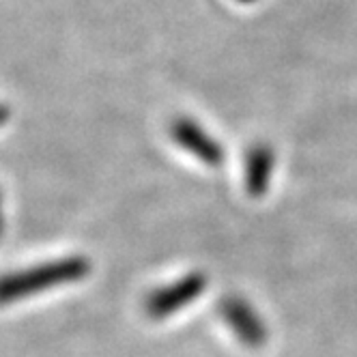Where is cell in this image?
<instances>
[{
    "mask_svg": "<svg viewBox=\"0 0 357 357\" xmlns=\"http://www.w3.org/2000/svg\"><path fill=\"white\" fill-rule=\"evenodd\" d=\"M205 287H207L205 275L198 271L188 273L183 278H178L176 282H170L153 291L144 301V308L151 319H166L178 310H183L185 305L194 303L202 295Z\"/></svg>",
    "mask_w": 357,
    "mask_h": 357,
    "instance_id": "7a4b0ae2",
    "label": "cell"
},
{
    "mask_svg": "<svg viewBox=\"0 0 357 357\" xmlns=\"http://www.w3.org/2000/svg\"><path fill=\"white\" fill-rule=\"evenodd\" d=\"M275 155L271 146L267 144H254L248 151L245 158V190L252 198L265 196L269 188V178L273 174Z\"/></svg>",
    "mask_w": 357,
    "mask_h": 357,
    "instance_id": "5b68a950",
    "label": "cell"
},
{
    "mask_svg": "<svg viewBox=\"0 0 357 357\" xmlns=\"http://www.w3.org/2000/svg\"><path fill=\"white\" fill-rule=\"evenodd\" d=\"M5 233V211H3V190H0V235Z\"/></svg>",
    "mask_w": 357,
    "mask_h": 357,
    "instance_id": "8992f818",
    "label": "cell"
},
{
    "mask_svg": "<svg viewBox=\"0 0 357 357\" xmlns=\"http://www.w3.org/2000/svg\"><path fill=\"white\" fill-rule=\"evenodd\" d=\"M237 3H241V5H252V3H257V0H237Z\"/></svg>",
    "mask_w": 357,
    "mask_h": 357,
    "instance_id": "52a82bcc",
    "label": "cell"
},
{
    "mask_svg": "<svg viewBox=\"0 0 357 357\" xmlns=\"http://www.w3.org/2000/svg\"><path fill=\"white\" fill-rule=\"evenodd\" d=\"M91 271V263L84 257H67L59 261H47L29 269L0 275V305L17 299H29L33 295L45 293L84 280Z\"/></svg>",
    "mask_w": 357,
    "mask_h": 357,
    "instance_id": "6da1fadb",
    "label": "cell"
},
{
    "mask_svg": "<svg viewBox=\"0 0 357 357\" xmlns=\"http://www.w3.org/2000/svg\"><path fill=\"white\" fill-rule=\"evenodd\" d=\"M220 314L224 323L233 329V334L243 340L248 347H261L265 340V325L259 319V314L252 310V305L239 297H231L222 301Z\"/></svg>",
    "mask_w": 357,
    "mask_h": 357,
    "instance_id": "277c9868",
    "label": "cell"
},
{
    "mask_svg": "<svg viewBox=\"0 0 357 357\" xmlns=\"http://www.w3.org/2000/svg\"><path fill=\"white\" fill-rule=\"evenodd\" d=\"M170 138L183 151H188L190 155L200 160L202 164L220 166L224 162V151L220 142L202 130L194 119H188V116L174 119L170 123Z\"/></svg>",
    "mask_w": 357,
    "mask_h": 357,
    "instance_id": "3957f363",
    "label": "cell"
}]
</instances>
